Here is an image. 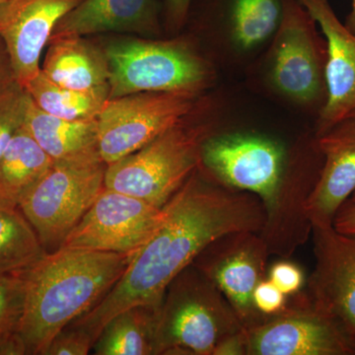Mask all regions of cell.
<instances>
[{
  "label": "cell",
  "instance_id": "32",
  "mask_svg": "<svg viewBox=\"0 0 355 355\" xmlns=\"http://www.w3.org/2000/svg\"><path fill=\"white\" fill-rule=\"evenodd\" d=\"M333 226L343 234L355 236V203H343L336 214Z\"/></svg>",
  "mask_w": 355,
  "mask_h": 355
},
{
  "label": "cell",
  "instance_id": "8",
  "mask_svg": "<svg viewBox=\"0 0 355 355\" xmlns=\"http://www.w3.org/2000/svg\"><path fill=\"white\" fill-rule=\"evenodd\" d=\"M288 153L277 139L254 133H212L200 149V169L234 190L261 200L268 211L284 181Z\"/></svg>",
  "mask_w": 355,
  "mask_h": 355
},
{
  "label": "cell",
  "instance_id": "25",
  "mask_svg": "<svg viewBox=\"0 0 355 355\" xmlns=\"http://www.w3.org/2000/svg\"><path fill=\"white\" fill-rule=\"evenodd\" d=\"M46 254L19 207L0 205V272H24Z\"/></svg>",
  "mask_w": 355,
  "mask_h": 355
},
{
  "label": "cell",
  "instance_id": "21",
  "mask_svg": "<svg viewBox=\"0 0 355 355\" xmlns=\"http://www.w3.org/2000/svg\"><path fill=\"white\" fill-rule=\"evenodd\" d=\"M53 163L24 127L21 128L0 157V205L19 207Z\"/></svg>",
  "mask_w": 355,
  "mask_h": 355
},
{
  "label": "cell",
  "instance_id": "7",
  "mask_svg": "<svg viewBox=\"0 0 355 355\" xmlns=\"http://www.w3.org/2000/svg\"><path fill=\"white\" fill-rule=\"evenodd\" d=\"M270 58L273 86L292 101L320 113L327 100V42L298 0L284 1Z\"/></svg>",
  "mask_w": 355,
  "mask_h": 355
},
{
  "label": "cell",
  "instance_id": "11",
  "mask_svg": "<svg viewBox=\"0 0 355 355\" xmlns=\"http://www.w3.org/2000/svg\"><path fill=\"white\" fill-rule=\"evenodd\" d=\"M315 268L304 291L355 355V236L314 225Z\"/></svg>",
  "mask_w": 355,
  "mask_h": 355
},
{
  "label": "cell",
  "instance_id": "34",
  "mask_svg": "<svg viewBox=\"0 0 355 355\" xmlns=\"http://www.w3.org/2000/svg\"><path fill=\"white\" fill-rule=\"evenodd\" d=\"M13 78L15 77H14L10 57L3 40L0 38V86Z\"/></svg>",
  "mask_w": 355,
  "mask_h": 355
},
{
  "label": "cell",
  "instance_id": "38",
  "mask_svg": "<svg viewBox=\"0 0 355 355\" xmlns=\"http://www.w3.org/2000/svg\"><path fill=\"white\" fill-rule=\"evenodd\" d=\"M355 116V112H354V113H352V114H350V116Z\"/></svg>",
  "mask_w": 355,
  "mask_h": 355
},
{
  "label": "cell",
  "instance_id": "20",
  "mask_svg": "<svg viewBox=\"0 0 355 355\" xmlns=\"http://www.w3.org/2000/svg\"><path fill=\"white\" fill-rule=\"evenodd\" d=\"M23 127L53 161L99 153L97 120L72 121L55 118L42 111L31 97Z\"/></svg>",
  "mask_w": 355,
  "mask_h": 355
},
{
  "label": "cell",
  "instance_id": "24",
  "mask_svg": "<svg viewBox=\"0 0 355 355\" xmlns=\"http://www.w3.org/2000/svg\"><path fill=\"white\" fill-rule=\"evenodd\" d=\"M24 87L42 111L67 121L97 120L109 99V93L105 91L83 92L62 87L50 80L42 70Z\"/></svg>",
  "mask_w": 355,
  "mask_h": 355
},
{
  "label": "cell",
  "instance_id": "1",
  "mask_svg": "<svg viewBox=\"0 0 355 355\" xmlns=\"http://www.w3.org/2000/svg\"><path fill=\"white\" fill-rule=\"evenodd\" d=\"M266 219L260 198L219 184L198 168L162 207L158 225L132 254L113 288L67 327L95 343L105 324L119 313L137 306L160 309L172 280L207 245L235 231L260 232Z\"/></svg>",
  "mask_w": 355,
  "mask_h": 355
},
{
  "label": "cell",
  "instance_id": "4",
  "mask_svg": "<svg viewBox=\"0 0 355 355\" xmlns=\"http://www.w3.org/2000/svg\"><path fill=\"white\" fill-rule=\"evenodd\" d=\"M214 132V123H193L188 116L107 166L105 188L162 209L200 167L203 141Z\"/></svg>",
  "mask_w": 355,
  "mask_h": 355
},
{
  "label": "cell",
  "instance_id": "30",
  "mask_svg": "<svg viewBox=\"0 0 355 355\" xmlns=\"http://www.w3.org/2000/svg\"><path fill=\"white\" fill-rule=\"evenodd\" d=\"M287 301L288 296L280 291L268 277L259 282L258 286L254 289V305L263 316H273L282 312L286 309Z\"/></svg>",
  "mask_w": 355,
  "mask_h": 355
},
{
  "label": "cell",
  "instance_id": "9",
  "mask_svg": "<svg viewBox=\"0 0 355 355\" xmlns=\"http://www.w3.org/2000/svg\"><path fill=\"white\" fill-rule=\"evenodd\" d=\"M198 95L146 92L108 99L97 118L98 148L107 165L139 150L188 118Z\"/></svg>",
  "mask_w": 355,
  "mask_h": 355
},
{
  "label": "cell",
  "instance_id": "33",
  "mask_svg": "<svg viewBox=\"0 0 355 355\" xmlns=\"http://www.w3.org/2000/svg\"><path fill=\"white\" fill-rule=\"evenodd\" d=\"M214 355H247V343L244 328L227 336L214 350Z\"/></svg>",
  "mask_w": 355,
  "mask_h": 355
},
{
  "label": "cell",
  "instance_id": "22",
  "mask_svg": "<svg viewBox=\"0 0 355 355\" xmlns=\"http://www.w3.org/2000/svg\"><path fill=\"white\" fill-rule=\"evenodd\" d=\"M284 0H207L210 10L223 15L235 43L250 50L272 37L279 28Z\"/></svg>",
  "mask_w": 355,
  "mask_h": 355
},
{
  "label": "cell",
  "instance_id": "26",
  "mask_svg": "<svg viewBox=\"0 0 355 355\" xmlns=\"http://www.w3.org/2000/svg\"><path fill=\"white\" fill-rule=\"evenodd\" d=\"M26 295L25 272H0V355H25L20 331Z\"/></svg>",
  "mask_w": 355,
  "mask_h": 355
},
{
  "label": "cell",
  "instance_id": "13",
  "mask_svg": "<svg viewBox=\"0 0 355 355\" xmlns=\"http://www.w3.org/2000/svg\"><path fill=\"white\" fill-rule=\"evenodd\" d=\"M247 355H352L335 327L302 289L286 309L244 328Z\"/></svg>",
  "mask_w": 355,
  "mask_h": 355
},
{
  "label": "cell",
  "instance_id": "3",
  "mask_svg": "<svg viewBox=\"0 0 355 355\" xmlns=\"http://www.w3.org/2000/svg\"><path fill=\"white\" fill-rule=\"evenodd\" d=\"M243 324L216 286L190 265L166 289L156 319L155 355H214Z\"/></svg>",
  "mask_w": 355,
  "mask_h": 355
},
{
  "label": "cell",
  "instance_id": "18",
  "mask_svg": "<svg viewBox=\"0 0 355 355\" xmlns=\"http://www.w3.org/2000/svg\"><path fill=\"white\" fill-rule=\"evenodd\" d=\"M160 9V0H83L60 20L51 38L158 32Z\"/></svg>",
  "mask_w": 355,
  "mask_h": 355
},
{
  "label": "cell",
  "instance_id": "19",
  "mask_svg": "<svg viewBox=\"0 0 355 355\" xmlns=\"http://www.w3.org/2000/svg\"><path fill=\"white\" fill-rule=\"evenodd\" d=\"M41 70L50 80L62 87L109 93L106 53L83 37L51 38Z\"/></svg>",
  "mask_w": 355,
  "mask_h": 355
},
{
  "label": "cell",
  "instance_id": "5",
  "mask_svg": "<svg viewBox=\"0 0 355 355\" xmlns=\"http://www.w3.org/2000/svg\"><path fill=\"white\" fill-rule=\"evenodd\" d=\"M104 51L109 99L146 92L198 95L211 81L209 65L184 42L116 40Z\"/></svg>",
  "mask_w": 355,
  "mask_h": 355
},
{
  "label": "cell",
  "instance_id": "15",
  "mask_svg": "<svg viewBox=\"0 0 355 355\" xmlns=\"http://www.w3.org/2000/svg\"><path fill=\"white\" fill-rule=\"evenodd\" d=\"M298 1L320 26L327 42V100L318 114V137L355 112V35L338 20L328 0Z\"/></svg>",
  "mask_w": 355,
  "mask_h": 355
},
{
  "label": "cell",
  "instance_id": "14",
  "mask_svg": "<svg viewBox=\"0 0 355 355\" xmlns=\"http://www.w3.org/2000/svg\"><path fill=\"white\" fill-rule=\"evenodd\" d=\"M83 0H7L0 9V38L22 86L41 71L42 53L55 26Z\"/></svg>",
  "mask_w": 355,
  "mask_h": 355
},
{
  "label": "cell",
  "instance_id": "23",
  "mask_svg": "<svg viewBox=\"0 0 355 355\" xmlns=\"http://www.w3.org/2000/svg\"><path fill=\"white\" fill-rule=\"evenodd\" d=\"M158 311L137 306L119 313L105 324L93 345V354L155 355Z\"/></svg>",
  "mask_w": 355,
  "mask_h": 355
},
{
  "label": "cell",
  "instance_id": "28",
  "mask_svg": "<svg viewBox=\"0 0 355 355\" xmlns=\"http://www.w3.org/2000/svg\"><path fill=\"white\" fill-rule=\"evenodd\" d=\"M268 279L286 295L297 294L305 287L306 277L302 268L286 260L275 261L268 270Z\"/></svg>",
  "mask_w": 355,
  "mask_h": 355
},
{
  "label": "cell",
  "instance_id": "29",
  "mask_svg": "<svg viewBox=\"0 0 355 355\" xmlns=\"http://www.w3.org/2000/svg\"><path fill=\"white\" fill-rule=\"evenodd\" d=\"M91 338L77 329L67 327L51 340L44 355H87L92 352Z\"/></svg>",
  "mask_w": 355,
  "mask_h": 355
},
{
  "label": "cell",
  "instance_id": "2",
  "mask_svg": "<svg viewBox=\"0 0 355 355\" xmlns=\"http://www.w3.org/2000/svg\"><path fill=\"white\" fill-rule=\"evenodd\" d=\"M130 257L62 247L26 270L27 295L20 331L25 355H44L58 333L109 293Z\"/></svg>",
  "mask_w": 355,
  "mask_h": 355
},
{
  "label": "cell",
  "instance_id": "10",
  "mask_svg": "<svg viewBox=\"0 0 355 355\" xmlns=\"http://www.w3.org/2000/svg\"><path fill=\"white\" fill-rule=\"evenodd\" d=\"M270 256L260 232L235 231L207 245L191 265L227 299L243 328H249L265 317L254 307L253 292L266 279Z\"/></svg>",
  "mask_w": 355,
  "mask_h": 355
},
{
  "label": "cell",
  "instance_id": "17",
  "mask_svg": "<svg viewBox=\"0 0 355 355\" xmlns=\"http://www.w3.org/2000/svg\"><path fill=\"white\" fill-rule=\"evenodd\" d=\"M316 137L324 163L306 212L313 226H331L338 209L355 191V116Z\"/></svg>",
  "mask_w": 355,
  "mask_h": 355
},
{
  "label": "cell",
  "instance_id": "12",
  "mask_svg": "<svg viewBox=\"0 0 355 355\" xmlns=\"http://www.w3.org/2000/svg\"><path fill=\"white\" fill-rule=\"evenodd\" d=\"M161 216L162 209L104 187L62 247L132 256L148 239Z\"/></svg>",
  "mask_w": 355,
  "mask_h": 355
},
{
  "label": "cell",
  "instance_id": "35",
  "mask_svg": "<svg viewBox=\"0 0 355 355\" xmlns=\"http://www.w3.org/2000/svg\"><path fill=\"white\" fill-rule=\"evenodd\" d=\"M352 11L347 15V20H345V25L347 26V29L350 32L354 33L355 35V0H352Z\"/></svg>",
  "mask_w": 355,
  "mask_h": 355
},
{
  "label": "cell",
  "instance_id": "6",
  "mask_svg": "<svg viewBox=\"0 0 355 355\" xmlns=\"http://www.w3.org/2000/svg\"><path fill=\"white\" fill-rule=\"evenodd\" d=\"M107 163L100 153L53 161L23 198L19 209L44 250L57 251L105 187Z\"/></svg>",
  "mask_w": 355,
  "mask_h": 355
},
{
  "label": "cell",
  "instance_id": "36",
  "mask_svg": "<svg viewBox=\"0 0 355 355\" xmlns=\"http://www.w3.org/2000/svg\"><path fill=\"white\" fill-rule=\"evenodd\" d=\"M347 202L355 203V191L354 193H352V196H350V198H349V200H347Z\"/></svg>",
  "mask_w": 355,
  "mask_h": 355
},
{
  "label": "cell",
  "instance_id": "27",
  "mask_svg": "<svg viewBox=\"0 0 355 355\" xmlns=\"http://www.w3.org/2000/svg\"><path fill=\"white\" fill-rule=\"evenodd\" d=\"M30 96L15 78L0 86V157L23 127Z\"/></svg>",
  "mask_w": 355,
  "mask_h": 355
},
{
  "label": "cell",
  "instance_id": "16",
  "mask_svg": "<svg viewBox=\"0 0 355 355\" xmlns=\"http://www.w3.org/2000/svg\"><path fill=\"white\" fill-rule=\"evenodd\" d=\"M323 163L318 144L306 159L302 170L295 169L293 161L288 159L279 193L266 211V223L260 231L270 256L289 258L312 234V222L306 212V205L316 187Z\"/></svg>",
  "mask_w": 355,
  "mask_h": 355
},
{
  "label": "cell",
  "instance_id": "31",
  "mask_svg": "<svg viewBox=\"0 0 355 355\" xmlns=\"http://www.w3.org/2000/svg\"><path fill=\"white\" fill-rule=\"evenodd\" d=\"M161 9L172 27H180L190 14L193 0H160Z\"/></svg>",
  "mask_w": 355,
  "mask_h": 355
},
{
  "label": "cell",
  "instance_id": "37",
  "mask_svg": "<svg viewBox=\"0 0 355 355\" xmlns=\"http://www.w3.org/2000/svg\"><path fill=\"white\" fill-rule=\"evenodd\" d=\"M7 0H0V9L6 3Z\"/></svg>",
  "mask_w": 355,
  "mask_h": 355
}]
</instances>
